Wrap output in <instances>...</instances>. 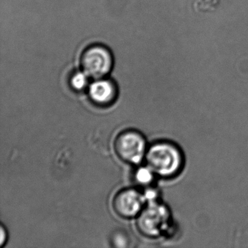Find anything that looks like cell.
<instances>
[{
	"instance_id": "cell-1",
	"label": "cell",
	"mask_w": 248,
	"mask_h": 248,
	"mask_svg": "<svg viewBox=\"0 0 248 248\" xmlns=\"http://www.w3.org/2000/svg\"><path fill=\"white\" fill-rule=\"evenodd\" d=\"M146 164L154 174L163 178L175 176L184 164L181 151L173 143L159 142L146 151Z\"/></svg>"
},
{
	"instance_id": "cell-2",
	"label": "cell",
	"mask_w": 248,
	"mask_h": 248,
	"mask_svg": "<svg viewBox=\"0 0 248 248\" xmlns=\"http://www.w3.org/2000/svg\"><path fill=\"white\" fill-rule=\"evenodd\" d=\"M112 66V55L104 46H91L82 55V69L89 78L95 79L104 78L109 73Z\"/></svg>"
},
{
	"instance_id": "cell-3",
	"label": "cell",
	"mask_w": 248,
	"mask_h": 248,
	"mask_svg": "<svg viewBox=\"0 0 248 248\" xmlns=\"http://www.w3.org/2000/svg\"><path fill=\"white\" fill-rule=\"evenodd\" d=\"M115 151L117 156L131 164H139L146 156V141L141 134L133 130L123 132L116 139Z\"/></svg>"
},
{
	"instance_id": "cell-4",
	"label": "cell",
	"mask_w": 248,
	"mask_h": 248,
	"mask_svg": "<svg viewBox=\"0 0 248 248\" xmlns=\"http://www.w3.org/2000/svg\"><path fill=\"white\" fill-rule=\"evenodd\" d=\"M167 218L168 213L162 206L150 203L139 213L137 226L146 236H157L166 225Z\"/></svg>"
},
{
	"instance_id": "cell-5",
	"label": "cell",
	"mask_w": 248,
	"mask_h": 248,
	"mask_svg": "<svg viewBox=\"0 0 248 248\" xmlns=\"http://www.w3.org/2000/svg\"><path fill=\"white\" fill-rule=\"evenodd\" d=\"M144 197L135 189H125L117 194L113 207L121 217L130 218L136 217L143 210Z\"/></svg>"
},
{
	"instance_id": "cell-6",
	"label": "cell",
	"mask_w": 248,
	"mask_h": 248,
	"mask_svg": "<svg viewBox=\"0 0 248 248\" xmlns=\"http://www.w3.org/2000/svg\"><path fill=\"white\" fill-rule=\"evenodd\" d=\"M90 98L94 104L107 106L112 103L117 95L115 85L108 79H96L89 87Z\"/></svg>"
},
{
	"instance_id": "cell-7",
	"label": "cell",
	"mask_w": 248,
	"mask_h": 248,
	"mask_svg": "<svg viewBox=\"0 0 248 248\" xmlns=\"http://www.w3.org/2000/svg\"><path fill=\"white\" fill-rule=\"evenodd\" d=\"M219 5V0H194L193 8L197 13L206 14L216 11Z\"/></svg>"
},
{
	"instance_id": "cell-8",
	"label": "cell",
	"mask_w": 248,
	"mask_h": 248,
	"mask_svg": "<svg viewBox=\"0 0 248 248\" xmlns=\"http://www.w3.org/2000/svg\"><path fill=\"white\" fill-rule=\"evenodd\" d=\"M88 75L85 72H76L71 78V85L76 91H82L88 85Z\"/></svg>"
},
{
	"instance_id": "cell-9",
	"label": "cell",
	"mask_w": 248,
	"mask_h": 248,
	"mask_svg": "<svg viewBox=\"0 0 248 248\" xmlns=\"http://www.w3.org/2000/svg\"><path fill=\"white\" fill-rule=\"evenodd\" d=\"M153 175L154 172L149 167L147 168H141L138 170L136 172V180L139 184L146 185V184L152 182V179H153Z\"/></svg>"
},
{
	"instance_id": "cell-10",
	"label": "cell",
	"mask_w": 248,
	"mask_h": 248,
	"mask_svg": "<svg viewBox=\"0 0 248 248\" xmlns=\"http://www.w3.org/2000/svg\"><path fill=\"white\" fill-rule=\"evenodd\" d=\"M1 236H2V237H1V245H2L5 243V232L3 227L1 228Z\"/></svg>"
}]
</instances>
